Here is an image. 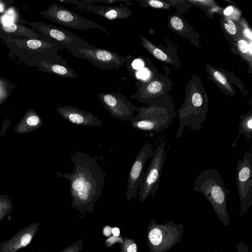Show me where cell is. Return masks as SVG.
<instances>
[{
  "instance_id": "cell-9",
  "label": "cell",
  "mask_w": 252,
  "mask_h": 252,
  "mask_svg": "<svg viewBox=\"0 0 252 252\" xmlns=\"http://www.w3.org/2000/svg\"><path fill=\"white\" fill-rule=\"evenodd\" d=\"M28 25L54 41L61 50L66 49L70 51L75 49L90 48L94 46L75 34L54 25L40 22L29 23Z\"/></svg>"
},
{
  "instance_id": "cell-3",
  "label": "cell",
  "mask_w": 252,
  "mask_h": 252,
  "mask_svg": "<svg viewBox=\"0 0 252 252\" xmlns=\"http://www.w3.org/2000/svg\"><path fill=\"white\" fill-rule=\"evenodd\" d=\"M184 227L170 220L159 224L155 219L149 223L147 231V244L150 252H168L182 241Z\"/></svg>"
},
{
  "instance_id": "cell-4",
  "label": "cell",
  "mask_w": 252,
  "mask_h": 252,
  "mask_svg": "<svg viewBox=\"0 0 252 252\" xmlns=\"http://www.w3.org/2000/svg\"><path fill=\"white\" fill-rule=\"evenodd\" d=\"M136 111L137 114L130 120L132 126L136 130L148 132L150 137L168 128L173 120V112L166 109L142 107Z\"/></svg>"
},
{
  "instance_id": "cell-35",
  "label": "cell",
  "mask_w": 252,
  "mask_h": 252,
  "mask_svg": "<svg viewBox=\"0 0 252 252\" xmlns=\"http://www.w3.org/2000/svg\"><path fill=\"white\" fill-rule=\"evenodd\" d=\"M243 33L244 35L246 37L252 40V34L250 30H249L248 29H245V30H244Z\"/></svg>"
},
{
  "instance_id": "cell-36",
  "label": "cell",
  "mask_w": 252,
  "mask_h": 252,
  "mask_svg": "<svg viewBox=\"0 0 252 252\" xmlns=\"http://www.w3.org/2000/svg\"><path fill=\"white\" fill-rule=\"evenodd\" d=\"M233 11V7L231 6L227 7L224 11L223 13L226 16L229 15Z\"/></svg>"
},
{
  "instance_id": "cell-17",
  "label": "cell",
  "mask_w": 252,
  "mask_h": 252,
  "mask_svg": "<svg viewBox=\"0 0 252 252\" xmlns=\"http://www.w3.org/2000/svg\"><path fill=\"white\" fill-rule=\"evenodd\" d=\"M1 27L2 30L6 32L13 33L14 34L19 33L20 34L25 35L26 36H28V32H32L30 30L20 25L14 24V23L2 24Z\"/></svg>"
},
{
  "instance_id": "cell-28",
  "label": "cell",
  "mask_w": 252,
  "mask_h": 252,
  "mask_svg": "<svg viewBox=\"0 0 252 252\" xmlns=\"http://www.w3.org/2000/svg\"><path fill=\"white\" fill-rule=\"evenodd\" d=\"M238 47L239 50L243 53H247L249 51V45L244 40H241L238 43Z\"/></svg>"
},
{
  "instance_id": "cell-26",
  "label": "cell",
  "mask_w": 252,
  "mask_h": 252,
  "mask_svg": "<svg viewBox=\"0 0 252 252\" xmlns=\"http://www.w3.org/2000/svg\"><path fill=\"white\" fill-rule=\"evenodd\" d=\"M135 75L137 78L146 80L149 78L150 72L146 68L143 67L137 70Z\"/></svg>"
},
{
  "instance_id": "cell-5",
  "label": "cell",
  "mask_w": 252,
  "mask_h": 252,
  "mask_svg": "<svg viewBox=\"0 0 252 252\" xmlns=\"http://www.w3.org/2000/svg\"><path fill=\"white\" fill-rule=\"evenodd\" d=\"M40 14L44 18L66 27L85 31L98 29L106 34H109L101 25L58 3H52L47 9L40 12Z\"/></svg>"
},
{
  "instance_id": "cell-8",
  "label": "cell",
  "mask_w": 252,
  "mask_h": 252,
  "mask_svg": "<svg viewBox=\"0 0 252 252\" xmlns=\"http://www.w3.org/2000/svg\"><path fill=\"white\" fill-rule=\"evenodd\" d=\"M73 56L86 60L103 70L118 69L126 63V57L115 51L96 47L79 48L69 51Z\"/></svg>"
},
{
  "instance_id": "cell-25",
  "label": "cell",
  "mask_w": 252,
  "mask_h": 252,
  "mask_svg": "<svg viewBox=\"0 0 252 252\" xmlns=\"http://www.w3.org/2000/svg\"><path fill=\"white\" fill-rule=\"evenodd\" d=\"M170 23L172 26L177 30H182L184 26L182 20L177 16L172 17Z\"/></svg>"
},
{
  "instance_id": "cell-11",
  "label": "cell",
  "mask_w": 252,
  "mask_h": 252,
  "mask_svg": "<svg viewBox=\"0 0 252 252\" xmlns=\"http://www.w3.org/2000/svg\"><path fill=\"white\" fill-rule=\"evenodd\" d=\"M152 145L146 142L137 153L129 170L126 192L127 202L132 198L136 199L139 188L144 177V169L152 155Z\"/></svg>"
},
{
  "instance_id": "cell-6",
  "label": "cell",
  "mask_w": 252,
  "mask_h": 252,
  "mask_svg": "<svg viewBox=\"0 0 252 252\" xmlns=\"http://www.w3.org/2000/svg\"><path fill=\"white\" fill-rule=\"evenodd\" d=\"M166 144L161 142L156 148L139 187L138 193L140 203L149 196L154 197L158 188L162 168L166 158Z\"/></svg>"
},
{
  "instance_id": "cell-23",
  "label": "cell",
  "mask_w": 252,
  "mask_h": 252,
  "mask_svg": "<svg viewBox=\"0 0 252 252\" xmlns=\"http://www.w3.org/2000/svg\"><path fill=\"white\" fill-rule=\"evenodd\" d=\"M191 103L194 106L197 107H204L203 106V98L199 93H196L193 94L191 97Z\"/></svg>"
},
{
  "instance_id": "cell-33",
  "label": "cell",
  "mask_w": 252,
  "mask_h": 252,
  "mask_svg": "<svg viewBox=\"0 0 252 252\" xmlns=\"http://www.w3.org/2000/svg\"><path fill=\"white\" fill-rule=\"evenodd\" d=\"M10 212H8V209H5L4 207L3 209L0 207V222Z\"/></svg>"
},
{
  "instance_id": "cell-29",
  "label": "cell",
  "mask_w": 252,
  "mask_h": 252,
  "mask_svg": "<svg viewBox=\"0 0 252 252\" xmlns=\"http://www.w3.org/2000/svg\"><path fill=\"white\" fill-rule=\"evenodd\" d=\"M237 252H249V248L245 243L241 242L236 246Z\"/></svg>"
},
{
  "instance_id": "cell-30",
  "label": "cell",
  "mask_w": 252,
  "mask_h": 252,
  "mask_svg": "<svg viewBox=\"0 0 252 252\" xmlns=\"http://www.w3.org/2000/svg\"><path fill=\"white\" fill-rule=\"evenodd\" d=\"M27 124L30 126H35L39 122V119L37 116H32L28 118Z\"/></svg>"
},
{
  "instance_id": "cell-22",
  "label": "cell",
  "mask_w": 252,
  "mask_h": 252,
  "mask_svg": "<svg viewBox=\"0 0 252 252\" xmlns=\"http://www.w3.org/2000/svg\"><path fill=\"white\" fill-rule=\"evenodd\" d=\"M8 93H9V90L7 82L0 77V99L6 96Z\"/></svg>"
},
{
  "instance_id": "cell-14",
  "label": "cell",
  "mask_w": 252,
  "mask_h": 252,
  "mask_svg": "<svg viewBox=\"0 0 252 252\" xmlns=\"http://www.w3.org/2000/svg\"><path fill=\"white\" fill-rule=\"evenodd\" d=\"M57 111L64 119L75 125L90 126L102 125L101 121L96 116L74 106H62Z\"/></svg>"
},
{
  "instance_id": "cell-19",
  "label": "cell",
  "mask_w": 252,
  "mask_h": 252,
  "mask_svg": "<svg viewBox=\"0 0 252 252\" xmlns=\"http://www.w3.org/2000/svg\"><path fill=\"white\" fill-rule=\"evenodd\" d=\"M80 2L85 4H96L100 3L115 4L116 3H124L126 5H131L132 3L129 0H78Z\"/></svg>"
},
{
  "instance_id": "cell-7",
  "label": "cell",
  "mask_w": 252,
  "mask_h": 252,
  "mask_svg": "<svg viewBox=\"0 0 252 252\" xmlns=\"http://www.w3.org/2000/svg\"><path fill=\"white\" fill-rule=\"evenodd\" d=\"M236 185L240 199L239 216H243L252 205V155L246 151L237 164Z\"/></svg>"
},
{
  "instance_id": "cell-1",
  "label": "cell",
  "mask_w": 252,
  "mask_h": 252,
  "mask_svg": "<svg viewBox=\"0 0 252 252\" xmlns=\"http://www.w3.org/2000/svg\"><path fill=\"white\" fill-rule=\"evenodd\" d=\"M70 161L73 165L71 173L58 176L69 182L71 206L84 218L92 213L102 193L105 183V173L102 167L88 154L77 151L71 155Z\"/></svg>"
},
{
  "instance_id": "cell-27",
  "label": "cell",
  "mask_w": 252,
  "mask_h": 252,
  "mask_svg": "<svg viewBox=\"0 0 252 252\" xmlns=\"http://www.w3.org/2000/svg\"><path fill=\"white\" fill-rule=\"evenodd\" d=\"M214 78L219 82L222 85H225L227 83L226 79L225 77L219 71H215L213 73Z\"/></svg>"
},
{
  "instance_id": "cell-34",
  "label": "cell",
  "mask_w": 252,
  "mask_h": 252,
  "mask_svg": "<svg viewBox=\"0 0 252 252\" xmlns=\"http://www.w3.org/2000/svg\"><path fill=\"white\" fill-rule=\"evenodd\" d=\"M120 230L118 227H114L112 228V234L113 236L118 237L120 235Z\"/></svg>"
},
{
  "instance_id": "cell-13",
  "label": "cell",
  "mask_w": 252,
  "mask_h": 252,
  "mask_svg": "<svg viewBox=\"0 0 252 252\" xmlns=\"http://www.w3.org/2000/svg\"><path fill=\"white\" fill-rule=\"evenodd\" d=\"M40 222H34L19 229L10 239L0 243V252H17L28 246L37 234Z\"/></svg>"
},
{
  "instance_id": "cell-2",
  "label": "cell",
  "mask_w": 252,
  "mask_h": 252,
  "mask_svg": "<svg viewBox=\"0 0 252 252\" xmlns=\"http://www.w3.org/2000/svg\"><path fill=\"white\" fill-rule=\"evenodd\" d=\"M193 189L203 194L221 223L225 226L228 225L230 219L227 198L229 190L225 188L219 171L208 169L201 172L196 178Z\"/></svg>"
},
{
  "instance_id": "cell-18",
  "label": "cell",
  "mask_w": 252,
  "mask_h": 252,
  "mask_svg": "<svg viewBox=\"0 0 252 252\" xmlns=\"http://www.w3.org/2000/svg\"><path fill=\"white\" fill-rule=\"evenodd\" d=\"M120 247V252H137V244L132 238L124 237L123 242Z\"/></svg>"
},
{
  "instance_id": "cell-16",
  "label": "cell",
  "mask_w": 252,
  "mask_h": 252,
  "mask_svg": "<svg viewBox=\"0 0 252 252\" xmlns=\"http://www.w3.org/2000/svg\"><path fill=\"white\" fill-rule=\"evenodd\" d=\"M238 135L232 146L235 147L239 138L242 134L246 138L247 140H251L252 136V113L250 112L240 117L238 127Z\"/></svg>"
},
{
  "instance_id": "cell-21",
  "label": "cell",
  "mask_w": 252,
  "mask_h": 252,
  "mask_svg": "<svg viewBox=\"0 0 252 252\" xmlns=\"http://www.w3.org/2000/svg\"><path fill=\"white\" fill-rule=\"evenodd\" d=\"M124 237L121 235L118 237L110 236L108 238L105 242V244L107 248L111 247L114 244L118 243L120 244H122L123 242Z\"/></svg>"
},
{
  "instance_id": "cell-20",
  "label": "cell",
  "mask_w": 252,
  "mask_h": 252,
  "mask_svg": "<svg viewBox=\"0 0 252 252\" xmlns=\"http://www.w3.org/2000/svg\"><path fill=\"white\" fill-rule=\"evenodd\" d=\"M85 238H83L64 248L60 252H80L84 247Z\"/></svg>"
},
{
  "instance_id": "cell-15",
  "label": "cell",
  "mask_w": 252,
  "mask_h": 252,
  "mask_svg": "<svg viewBox=\"0 0 252 252\" xmlns=\"http://www.w3.org/2000/svg\"><path fill=\"white\" fill-rule=\"evenodd\" d=\"M40 67L44 71L67 79H78L79 74L75 70L69 67L65 59L55 54L53 56L42 59Z\"/></svg>"
},
{
  "instance_id": "cell-37",
  "label": "cell",
  "mask_w": 252,
  "mask_h": 252,
  "mask_svg": "<svg viewBox=\"0 0 252 252\" xmlns=\"http://www.w3.org/2000/svg\"><path fill=\"white\" fill-rule=\"evenodd\" d=\"M252 252L251 251V252Z\"/></svg>"
},
{
  "instance_id": "cell-32",
  "label": "cell",
  "mask_w": 252,
  "mask_h": 252,
  "mask_svg": "<svg viewBox=\"0 0 252 252\" xmlns=\"http://www.w3.org/2000/svg\"><path fill=\"white\" fill-rule=\"evenodd\" d=\"M102 233L106 237H110L112 234V227L109 225L105 226L102 229Z\"/></svg>"
},
{
  "instance_id": "cell-10",
  "label": "cell",
  "mask_w": 252,
  "mask_h": 252,
  "mask_svg": "<svg viewBox=\"0 0 252 252\" xmlns=\"http://www.w3.org/2000/svg\"><path fill=\"white\" fill-rule=\"evenodd\" d=\"M99 100L110 114L117 119L127 122L138 109L125 95L117 92L99 93Z\"/></svg>"
},
{
  "instance_id": "cell-12",
  "label": "cell",
  "mask_w": 252,
  "mask_h": 252,
  "mask_svg": "<svg viewBox=\"0 0 252 252\" xmlns=\"http://www.w3.org/2000/svg\"><path fill=\"white\" fill-rule=\"evenodd\" d=\"M59 2L70 3L77 5L76 10H81L100 16L107 20L129 18L132 12L126 4L120 3L118 6H106L97 4H85L78 0H59Z\"/></svg>"
},
{
  "instance_id": "cell-24",
  "label": "cell",
  "mask_w": 252,
  "mask_h": 252,
  "mask_svg": "<svg viewBox=\"0 0 252 252\" xmlns=\"http://www.w3.org/2000/svg\"><path fill=\"white\" fill-rule=\"evenodd\" d=\"M224 26L226 31L230 34L234 35L237 32V28L234 23L231 20H228L226 23L224 24Z\"/></svg>"
},
{
  "instance_id": "cell-31",
  "label": "cell",
  "mask_w": 252,
  "mask_h": 252,
  "mask_svg": "<svg viewBox=\"0 0 252 252\" xmlns=\"http://www.w3.org/2000/svg\"><path fill=\"white\" fill-rule=\"evenodd\" d=\"M147 4L154 8H160L163 6V3L158 0H151L147 1Z\"/></svg>"
}]
</instances>
